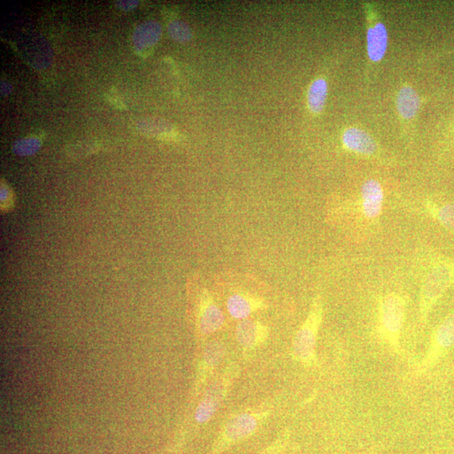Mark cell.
I'll list each match as a JSON object with an SVG mask.
<instances>
[{
	"instance_id": "cell-1",
	"label": "cell",
	"mask_w": 454,
	"mask_h": 454,
	"mask_svg": "<svg viewBox=\"0 0 454 454\" xmlns=\"http://www.w3.org/2000/svg\"><path fill=\"white\" fill-rule=\"evenodd\" d=\"M386 195L376 179L365 181L356 201L328 206V219L336 224H348L356 233L368 232L382 217Z\"/></svg>"
},
{
	"instance_id": "cell-2",
	"label": "cell",
	"mask_w": 454,
	"mask_h": 454,
	"mask_svg": "<svg viewBox=\"0 0 454 454\" xmlns=\"http://www.w3.org/2000/svg\"><path fill=\"white\" fill-rule=\"evenodd\" d=\"M454 284V261L437 257L426 267L421 280L419 313L426 322L433 307Z\"/></svg>"
},
{
	"instance_id": "cell-3",
	"label": "cell",
	"mask_w": 454,
	"mask_h": 454,
	"mask_svg": "<svg viewBox=\"0 0 454 454\" xmlns=\"http://www.w3.org/2000/svg\"><path fill=\"white\" fill-rule=\"evenodd\" d=\"M406 299L397 292L381 296L378 303V333L388 347L397 352L405 322Z\"/></svg>"
},
{
	"instance_id": "cell-4",
	"label": "cell",
	"mask_w": 454,
	"mask_h": 454,
	"mask_svg": "<svg viewBox=\"0 0 454 454\" xmlns=\"http://www.w3.org/2000/svg\"><path fill=\"white\" fill-rule=\"evenodd\" d=\"M324 305L321 295L315 296L310 307L306 320L296 333L293 341V354L295 359L310 367L317 363V337L320 330Z\"/></svg>"
},
{
	"instance_id": "cell-5",
	"label": "cell",
	"mask_w": 454,
	"mask_h": 454,
	"mask_svg": "<svg viewBox=\"0 0 454 454\" xmlns=\"http://www.w3.org/2000/svg\"><path fill=\"white\" fill-rule=\"evenodd\" d=\"M454 348V308L446 315L431 336L429 347L424 359L415 369V375L421 376L436 366L450 350Z\"/></svg>"
},
{
	"instance_id": "cell-6",
	"label": "cell",
	"mask_w": 454,
	"mask_h": 454,
	"mask_svg": "<svg viewBox=\"0 0 454 454\" xmlns=\"http://www.w3.org/2000/svg\"><path fill=\"white\" fill-rule=\"evenodd\" d=\"M233 369L232 372H226L224 375L215 379L207 388L206 395L196 411L195 419L199 423L202 424L210 422L217 413L228 391L230 378L233 377Z\"/></svg>"
},
{
	"instance_id": "cell-7",
	"label": "cell",
	"mask_w": 454,
	"mask_h": 454,
	"mask_svg": "<svg viewBox=\"0 0 454 454\" xmlns=\"http://www.w3.org/2000/svg\"><path fill=\"white\" fill-rule=\"evenodd\" d=\"M197 322L199 333L205 336L218 332L224 326V313L207 288H203L199 297Z\"/></svg>"
},
{
	"instance_id": "cell-8",
	"label": "cell",
	"mask_w": 454,
	"mask_h": 454,
	"mask_svg": "<svg viewBox=\"0 0 454 454\" xmlns=\"http://www.w3.org/2000/svg\"><path fill=\"white\" fill-rule=\"evenodd\" d=\"M259 422V415L253 413H241L234 417L227 423L224 432L222 433L221 447L226 444H235L251 436L257 429Z\"/></svg>"
},
{
	"instance_id": "cell-9",
	"label": "cell",
	"mask_w": 454,
	"mask_h": 454,
	"mask_svg": "<svg viewBox=\"0 0 454 454\" xmlns=\"http://www.w3.org/2000/svg\"><path fill=\"white\" fill-rule=\"evenodd\" d=\"M226 307L230 317L244 321L256 311L265 309L267 305L257 296L247 292H238L227 299Z\"/></svg>"
},
{
	"instance_id": "cell-10",
	"label": "cell",
	"mask_w": 454,
	"mask_h": 454,
	"mask_svg": "<svg viewBox=\"0 0 454 454\" xmlns=\"http://www.w3.org/2000/svg\"><path fill=\"white\" fill-rule=\"evenodd\" d=\"M268 337V328L259 322L246 319L237 326V340L244 348L252 349L259 347L267 340Z\"/></svg>"
},
{
	"instance_id": "cell-11",
	"label": "cell",
	"mask_w": 454,
	"mask_h": 454,
	"mask_svg": "<svg viewBox=\"0 0 454 454\" xmlns=\"http://www.w3.org/2000/svg\"><path fill=\"white\" fill-rule=\"evenodd\" d=\"M342 141L346 147L362 155L373 156L377 152V145L374 139L359 129L351 128L346 130Z\"/></svg>"
},
{
	"instance_id": "cell-12",
	"label": "cell",
	"mask_w": 454,
	"mask_h": 454,
	"mask_svg": "<svg viewBox=\"0 0 454 454\" xmlns=\"http://www.w3.org/2000/svg\"><path fill=\"white\" fill-rule=\"evenodd\" d=\"M422 207L423 213L428 214L454 235V203L440 204L428 201Z\"/></svg>"
},
{
	"instance_id": "cell-13",
	"label": "cell",
	"mask_w": 454,
	"mask_h": 454,
	"mask_svg": "<svg viewBox=\"0 0 454 454\" xmlns=\"http://www.w3.org/2000/svg\"><path fill=\"white\" fill-rule=\"evenodd\" d=\"M368 52L372 61H378L382 59L386 53L388 34L386 26L381 23L377 24L374 28L368 30Z\"/></svg>"
},
{
	"instance_id": "cell-14",
	"label": "cell",
	"mask_w": 454,
	"mask_h": 454,
	"mask_svg": "<svg viewBox=\"0 0 454 454\" xmlns=\"http://www.w3.org/2000/svg\"><path fill=\"white\" fill-rule=\"evenodd\" d=\"M420 106V99L413 88H403L398 95L397 109L404 118L409 119L415 117Z\"/></svg>"
},
{
	"instance_id": "cell-15",
	"label": "cell",
	"mask_w": 454,
	"mask_h": 454,
	"mask_svg": "<svg viewBox=\"0 0 454 454\" xmlns=\"http://www.w3.org/2000/svg\"><path fill=\"white\" fill-rule=\"evenodd\" d=\"M328 84L324 79H317L311 84L308 91V105L313 113H320L324 109Z\"/></svg>"
},
{
	"instance_id": "cell-16",
	"label": "cell",
	"mask_w": 454,
	"mask_h": 454,
	"mask_svg": "<svg viewBox=\"0 0 454 454\" xmlns=\"http://www.w3.org/2000/svg\"><path fill=\"white\" fill-rule=\"evenodd\" d=\"M225 348L220 342H213L207 346L204 354V371L207 377L213 369L221 363L224 357Z\"/></svg>"
},
{
	"instance_id": "cell-17",
	"label": "cell",
	"mask_w": 454,
	"mask_h": 454,
	"mask_svg": "<svg viewBox=\"0 0 454 454\" xmlns=\"http://www.w3.org/2000/svg\"><path fill=\"white\" fill-rule=\"evenodd\" d=\"M108 99H110V102L111 103H113L114 106H117L119 108V109H124L125 106L124 103H123L120 99H119L117 96L110 95L108 96Z\"/></svg>"
}]
</instances>
